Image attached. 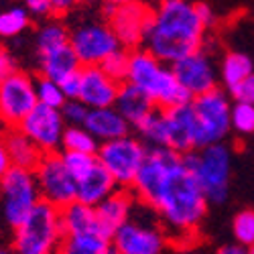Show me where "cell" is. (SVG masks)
Masks as SVG:
<instances>
[{"instance_id": "6da1fadb", "label": "cell", "mask_w": 254, "mask_h": 254, "mask_svg": "<svg viewBox=\"0 0 254 254\" xmlns=\"http://www.w3.org/2000/svg\"><path fill=\"white\" fill-rule=\"evenodd\" d=\"M138 203L157 211L169 242L187 248L199 236L207 214V197L181 155L153 146L132 185Z\"/></svg>"}, {"instance_id": "7a4b0ae2", "label": "cell", "mask_w": 254, "mask_h": 254, "mask_svg": "<svg viewBox=\"0 0 254 254\" xmlns=\"http://www.w3.org/2000/svg\"><path fill=\"white\" fill-rule=\"evenodd\" d=\"M205 25L193 2L165 0L153 8V20L144 37V49L161 63L173 67L175 63L201 51Z\"/></svg>"}, {"instance_id": "3957f363", "label": "cell", "mask_w": 254, "mask_h": 254, "mask_svg": "<svg viewBox=\"0 0 254 254\" xmlns=\"http://www.w3.org/2000/svg\"><path fill=\"white\" fill-rule=\"evenodd\" d=\"M128 83L144 92L159 110H173L193 102V98L181 88L173 69L146 49L130 51Z\"/></svg>"}, {"instance_id": "277c9868", "label": "cell", "mask_w": 254, "mask_h": 254, "mask_svg": "<svg viewBox=\"0 0 254 254\" xmlns=\"http://www.w3.org/2000/svg\"><path fill=\"white\" fill-rule=\"evenodd\" d=\"M65 240L61 211L47 201H39L29 218L14 228V254H57Z\"/></svg>"}, {"instance_id": "5b68a950", "label": "cell", "mask_w": 254, "mask_h": 254, "mask_svg": "<svg viewBox=\"0 0 254 254\" xmlns=\"http://www.w3.org/2000/svg\"><path fill=\"white\" fill-rule=\"evenodd\" d=\"M185 169H189L209 203H224L228 197L232 151L224 142L205 146L201 151H191L181 155Z\"/></svg>"}, {"instance_id": "8992f818", "label": "cell", "mask_w": 254, "mask_h": 254, "mask_svg": "<svg viewBox=\"0 0 254 254\" xmlns=\"http://www.w3.org/2000/svg\"><path fill=\"white\" fill-rule=\"evenodd\" d=\"M149 149L134 136H124L112 142L100 144L98 151V163L112 175L118 187L132 189L140 169L146 161Z\"/></svg>"}, {"instance_id": "52a82bcc", "label": "cell", "mask_w": 254, "mask_h": 254, "mask_svg": "<svg viewBox=\"0 0 254 254\" xmlns=\"http://www.w3.org/2000/svg\"><path fill=\"white\" fill-rule=\"evenodd\" d=\"M0 193L4 199V218L12 228H18L23 224L35 209V205L41 201L35 173L18 167H12L0 179Z\"/></svg>"}, {"instance_id": "ba28073f", "label": "cell", "mask_w": 254, "mask_h": 254, "mask_svg": "<svg viewBox=\"0 0 254 254\" xmlns=\"http://www.w3.org/2000/svg\"><path fill=\"white\" fill-rule=\"evenodd\" d=\"M33 173L39 185L41 201H47L57 209H63L77 201V181L67 171L61 153L43 155Z\"/></svg>"}, {"instance_id": "9c48e42d", "label": "cell", "mask_w": 254, "mask_h": 254, "mask_svg": "<svg viewBox=\"0 0 254 254\" xmlns=\"http://www.w3.org/2000/svg\"><path fill=\"white\" fill-rule=\"evenodd\" d=\"M37 106L39 100L33 75L14 71L0 81V120L6 124V130L18 128Z\"/></svg>"}, {"instance_id": "30bf717a", "label": "cell", "mask_w": 254, "mask_h": 254, "mask_svg": "<svg viewBox=\"0 0 254 254\" xmlns=\"http://www.w3.org/2000/svg\"><path fill=\"white\" fill-rule=\"evenodd\" d=\"M69 45L75 51L81 67H100L122 45L108 23H83L69 35Z\"/></svg>"}, {"instance_id": "8fae6325", "label": "cell", "mask_w": 254, "mask_h": 254, "mask_svg": "<svg viewBox=\"0 0 254 254\" xmlns=\"http://www.w3.org/2000/svg\"><path fill=\"white\" fill-rule=\"evenodd\" d=\"M191 106L201 126L203 144H220L232 130V104L228 96L220 88H216L203 96L193 98Z\"/></svg>"}, {"instance_id": "7c38bea8", "label": "cell", "mask_w": 254, "mask_h": 254, "mask_svg": "<svg viewBox=\"0 0 254 254\" xmlns=\"http://www.w3.org/2000/svg\"><path fill=\"white\" fill-rule=\"evenodd\" d=\"M65 128H67V124L61 116V110L47 108V106H41V104L18 126V130L43 155L59 153Z\"/></svg>"}, {"instance_id": "4fadbf2b", "label": "cell", "mask_w": 254, "mask_h": 254, "mask_svg": "<svg viewBox=\"0 0 254 254\" xmlns=\"http://www.w3.org/2000/svg\"><path fill=\"white\" fill-rule=\"evenodd\" d=\"M153 20V6H146L142 2H116L112 16L108 18V25L112 27L114 35L118 37L122 49L136 51L138 45L144 43L146 31Z\"/></svg>"}, {"instance_id": "5bb4252c", "label": "cell", "mask_w": 254, "mask_h": 254, "mask_svg": "<svg viewBox=\"0 0 254 254\" xmlns=\"http://www.w3.org/2000/svg\"><path fill=\"white\" fill-rule=\"evenodd\" d=\"M167 242L161 226H144L132 218L116 230L112 238L116 254H161Z\"/></svg>"}, {"instance_id": "9a60e30c", "label": "cell", "mask_w": 254, "mask_h": 254, "mask_svg": "<svg viewBox=\"0 0 254 254\" xmlns=\"http://www.w3.org/2000/svg\"><path fill=\"white\" fill-rule=\"evenodd\" d=\"M171 69L177 81L181 83V88L191 98H197V96H203L211 90H216V71H214L209 57L203 51L175 63Z\"/></svg>"}, {"instance_id": "2e32d148", "label": "cell", "mask_w": 254, "mask_h": 254, "mask_svg": "<svg viewBox=\"0 0 254 254\" xmlns=\"http://www.w3.org/2000/svg\"><path fill=\"white\" fill-rule=\"evenodd\" d=\"M120 92V83L112 81L100 67H81V90L79 102L90 110L114 108Z\"/></svg>"}, {"instance_id": "e0dca14e", "label": "cell", "mask_w": 254, "mask_h": 254, "mask_svg": "<svg viewBox=\"0 0 254 254\" xmlns=\"http://www.w3.org/2000/svg\"><path fill=\"white\" fill-rule=\"evenodd\" d=\"M136 201L138 199H136L132 189L118 187L110 197H106L96 207V214H98V220H100V226H102V232H104L106 238L112 240L116 230H120L130 220V211L136 205Z\"/></svg>"}, {"instance_id": "ac0fdd59", "label": "cell", "mask_w": 254, "mask_h": 254, "mask_svg": "<svg viewBox=\"0 0 254 254\" xmlns=\"http://www.w3.org/2000/svg\"><path fill=\"white\" fill-rule=\"evenodd\" d=\"M83 128L100 144H106V142L128 136L130 124L126 122V118L116 108H100V110H90Z\"/></svg>"}, {"instance_id": "d6986e66", "label": "cell", "mask_w": 254, "mask_h": 254, "mask_svg": "<svg viewBox=\"0 0 254 254\" xmlns=\"http://www.w3.org/2000/svg\"><path fill=\"white\" fill-rule=\"evenodd\" d=\"M61 211V228L65 238H75V236H90V234H100L104 236L96 207L83 205L79 201L69 203L67 207L59 209Z\"/></svg>"}, {"instance_id": "ffe728a7", "label": "cell", "mask_w": 254, "mask_h": 254, "mask_svg": "<svg viewBox=\"0 0 254 254\" xmlns=\"http://www.w3.org/2000/svg\"><path fill=\"white\" fill-rule=\"evenodd\" d=\"M118 189L116 181L98 163L92 171L77 181V201L90 207H98L106 197H110Z\"/></svg>"}, {"instance_id": "44dd1931", "label": "cell", "mask_w": 254, "mask_h": 254, "mask_svg": "<svg viewBox=\"0 0 254 254\" xmlns=\"http://www.w3.org/2000/svg\"><path fill=\"white\" fill-rule=\"evenodd\" d=\"M114 108L126 118V122L130 126H138L142 120H146L157 110V106L144 92H140L138 88L132 86V83L126 81L120 86Z\"/></svg>"}, {"instance_id": "7402d4cb", "label": "cell", "mask_w": 254, "mask_h": 254, "mask_svg": "<svg viewBox=\"0 0 254 254\" xmlns=\"http://www.w3.org/2000/svg\"><path fill=\"white\" fill-rule=\"evenodd\" d=\"M39 69H41V77H47L55 83H61L65 77L77 73L81 69V63L75 51L71 49V45H63V47H57L53 51H47L41 55Z\"/></svg>"}, {"instance_id": "603a6c76", "label": "cell", "mask_w": 254, "mask_h": 254, "mask_svg": "<svg viewBox=\"0 0 254 254\" xmlns=\"http://www.w3.org/2000/svg\"><path fill=\"white\" fill-rule=\"evenodd\" d=\"M2 136H4V142H6L12 167L27 169V171H35L37 165L41 163V159H43V153H41L18 128L6 130Z\"/></svg>"}, {"instance_id": "cb8c5ba5", "label": "cell", "mask_w": 254, "mask_h": 254, "mask_svg": "<svg viewBox=\"0 0 254 254\" xmlns=\"http://www.w3.org/2000/svg\"><path fill=\"white\" fill-rule=\"evenodd\" d=\"M59 252L63 254H116L112 240L100 234L65 238Z\"/></svg>"}, {"instance_id": "d4e9b609", "label": "cell", "mask_w": 254, "mask_h": 254, "mask_svg": "<svg viewBox=\"0 0 254 254\" xmlns=\"http://www.w3.org/2000/svg\"><path fill=\"white\" fill-rule=\"evenodd\" d=\"M254 73L252 69V61L248 55L244 53H236L232 51L224 57L222 61V81L228 90H232L234 86H238L240 81H244L246 77H250Z\"/></svg>"}, {"instance_id": "484cf974", "label": "cell", "mask_w": 254, "mask_h": 254, "mask_svg": "<svg viewBox=\"0 0 254 254\" xmlns=\"http://www.w3.org/2000/svg\"><path fill=\"white\" fill-rule=\"evenodd\" d=\"M61 149L71 153H83V155H98L100 142L83 126H67L65 134H63Z\"/></svg>"}, {"instance_id": "4316f807", "label": "cell", "mask_w": 254, "mask_h": 254, "mask_svg": "<svg viewBox=\"0 0 254 254\" xmlns=\"http://www.w3.org/2000/svg\"><path fill=\"white\" fill-rule=\"evenodd\" d=\"M69 31L67 27L59 23V20H51V23L43 25L37 33V49H39V55H43L47 51H53L57 47H63V45H69Z\"/></svg>"}, {"instance_id": "83f0119b", "label": "cell", "mask_w": 254, "mask_h": 254, "mask_svg": "<svg viewBox=\"0 0 254 254\" xmlns=\"http://www.w3.org/2000/svg\"><path fill=\"white\" fill-rule=\"evenodd\" d=\"M136 130L140 132V136L146 140V142H153V146H161L165 149L167 144V116H165V110H155L146 120H142Z\"/></svg>"}, {"instance_id": "f1b7e54d", "label": "cell", "mask_w": 254, "mask_h": 254, "mask_svg": "<svg viewBox=\"0 0 254 254\" xmlns=\"http://www.w3.org/2000/svg\"><path fill=\"white\" fill-rule=\"evenodd\" d=\"M31 23V14L25 6H12L0 12V37L10 39L20 35Z\"/></svg>"}, {"instance_id": "f546056e", "label": "cell", "mask_w": 254, "mask_h": 254, "mask_svg": "<svg viewBox=\"0 0 254 254\" xmlns=\"http://www.w3.org/2000/svg\"><path fill=\"white\" fill-rule=\"evenodd\" d=\"M35 90H37V100L41 106H47V108H55V110H61L65 106L67 98L63 96L61 92V86L47 77H39L35 79Z\"/></svg>"}, {"instance_id": "4dcf8cb0", "label": "cell", "mask_w": 254, "mask_h": 254, "mask_svg": "<svg viewBox=\"0 0 254 254\" xmlns=\"http://www.w3.org/2000/svg\"><path fill=\"white\" fill-rule=\"evenodd\" d=\"M128 65H130V51L120 49V51L112 53L108 59H106L100 65V69L112 81H116L122 86V83L128 81Z\"/></svg>"}, {"instance_id": "1f68e13d", "label": "cell", "mask_w": 254, "mask_h": 254, "mask_svg": "<svg viewBox=\"0 0 254 254\" xmlns=\"http://www.w3.org/2000/svg\"><path fill=\"white\" fill-rule=\"evenodd\" d=\"M61 159H63L67 171L71 173V177L75 181H79L81 177H86L98 165V157L96 155H83V153H71V151H61Z\"/></svg>"}, {"instance_id": "d6a6232c", "label": "cell", "mask_w": 254, "mask_h": 254, "mask_svg": "<svg viewBox=\"0 0 254 254\" xmlns=\"http://www.w3.org/2000/svg\"><path fill=\"white\" fill-rule=\"evenodd\" d=\"M232 232H234L236 244L250 250L254 246V211L252 209L240 211L234 218V222H232Z\"/></svg>"}, {"instance_id": "836d02e7", "label": "cell", "mask_w": 254, "mask_h": 254, "mask_svg": "<svg viewBox=\"0 0 254 254\" xmlns=\"http://www.w3.org/2000/svg\"><path fill=\"white\" fill-rule=\"evenodd\" d=\"M232 128L240 134L254 132V104H240L232 106Z\"/></svg>"}, {"instance_id": "e575fe53", "label": "cell", "mask_w": 254, "mask_h": 254, "mask_svg": "<svg viewBox=\"0 0 254 254\" xmlns=\"http://www.w3.org/2000/svg\"><path fill=\"white\" fill-rule=\"evenodd\" d=\"M88 114H90V108L79 100H67L65 106L61 108V116L69 126H83L88 120Z\"/></svg>"}, {"instance_id": "d590c367", "label": "cell", "mask_w": 254, "mask_h": 254, "mask_svg": "<svg viewBox=\"0 0 254 254\" xmlns=\"http://www.w3.org/2000/svg\"><path fill=\"white\" fill-rule=\"evenodd\" d=\"M232 98L240 104H254V73L230 90Z\"/></svg>"}, {"instance_id": "8d00e7d4", "label": "cell", "mask_w": 254, "mask_h": 254, "mask_svg": "<svg viewBox=\"0 0 254 254\" xmlns=\"http://www.w3.org/2000/svg\"><path fill=\"white\" fill-rule=\"evenodd\" d=\"M61 92L67 100H79V90H81V69L69 77H65L61 83Z\"/></svg>"}, {"instance_id": "74e56055", "label": "cell", "mask_w": 254, "mask_h": 254, "mask_svg": "<svg viewBox=\"0 0 254 254\" xmlns=\"http://www.w3.org/2000/svg\"><path fill=\"white\" fill-rule=\"evenodd\" d=\"M25 8L29 10V14L47 16V14H51V0H29Z\"/></svg>"}, {"instance_id": "f35d334b", "label": "cell", "mask_w": 254, "mask_h": 254, "mask_svg": "<svg viewBox=\"0 0 254 254\" xmlns=\"http://www.w3.org/2000/svg\"><path fill=\"white\" fill-rule=\"evenodd\" d=\"M14 61L10 57V53L4 49V47H0V81L6 79L10 73H14Z\"/></svg>"}, {"instance_id": "ab89813d", "label": "cell", "mask_w": 254, "mask_h": 254, "mask_svg": "<svg viewBox=\"0 0 254 254\" xmlns=\"http://www.w3.org/2000/svg\"><path fill=\"white\" fill-rule=\"evenodd\" d=\"M10 169H12V161H10V155H8V149H6L4 136L0 134V179H2Z\"/></svg>"}, {"instance_id": "60d3db41", "label": "cell", "mask_w": 254, "mask_h": 254, "mask_svg": "<svg viewBox=\"0 0 254 254\" xmlns=\"http://www.w3.org/2000/svg\"><path fill=\"white\" fill-rule=\"evenodd\" d=\"M195 8H197V14H199V18H201V23L205 25V29H209L211 25L216 23V12H214V8H211L209 4H205V2H195Z\"/></svg>"}, {"instance_id": "b9f144b4", "label": "cell", "mask_w": 254, "mask_h": 254, "mask_svg": "<svg viewBox=\"0 0 254 254\" xmlns=\"http://www.w3.org/2000/svg\"><path fill=\"white\" fill-rule=\"evenodd\" d=\"M71 8H73V2H69V0H51V14L53 16H63Z\"/></svg>"}, {"instance_id": "7bdbcfd3", "label": "cell", "mask_w": 254, "mask_h": 254, "mask_svg": "<svg viewBox=\"0 0 254 254\" xmlns=\"http://www.w3.org/2000/svg\"><path fill=\"white\" fill-rule=\"evenodd\" d=\"M216 254H250V250L244 246H238V244H230V246L220 248Z\"/></svg>"}, {"instance_id": "ee69618b", "label": "cell", "mask_w": 254, "mask_h": 254, "mask_svg": "<svg viewBox=\"0 0 254 254\" xmlns=\"http://www.w3.org/2000/svg\"><path fill=\"white\" fill-rule=\"evenodd\" d=\"M0 254H14V250H4V248H0Z\"/></svg>"}, {"instance_id": "f6af8a7d", "label": "cell", "mask_w": 254, "mask_h": 254, "mask_svg": "<svg viewBox=\"0 0 254 254\" xmlns=\"http://www.w3.org/2000/svg\"><path fill=\"white\" fill-rule=\"evenodd\" d=\"M250 254H254V246H252V248H250Z\"/></svg>"}, {"instance_id": "bcb514c9", "label": "cell", "mask_w": 254, "mask_h": 254, "mask_svg": "<svg viewBox=\"0 0 254 254\" xmlns=\"http://www.w3.org/2000/svg\"><path fill=\"white\" fill-rule=\"evenodd\" d=\"M57 254H63V252H57Z\"/></svg>"}]
</instances>
